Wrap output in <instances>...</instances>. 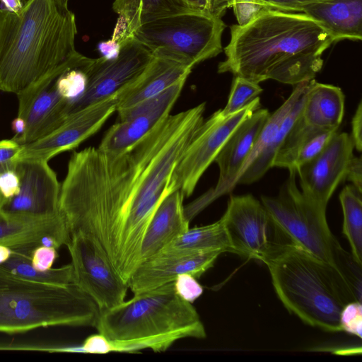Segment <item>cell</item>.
<instances>
[{
  "label": "cell",
  "mask_w": 362,
  "mask_h": 362,
  "mask_svg": "<svg viewBox=\"0 0 362 362\" xmlns=\"http://www.w3.org/2000/svg\"><path fill=\"white\" fill-rule=\"evenodd\" d=\"M177 117L170 115L127 153L95 147L74 151L60 187L59 211L70 233L93 238L127 283L141 262L147 227L167 197L146 180V167Z\"/></svg>",
  "instance_id": "obj_1"
},
{
  "label": "cell",
  "mask_w": 362,
  "mask_h": 362,
  "mask_svg": "<svg viewBox=\"0 0 362 362\" xmlns=\"http://www.w3.org/2000/svg\"><path fill=\"white\" fill-rule=\"evenodd\" d=\"M334 42L305 13L266 10L244 25L230 27L218 72L258 83L273 79L297 85L314 79L323 64L322 54Z\"/></svg>",
  "instance_id": "obj_2"
},
{
  "label": "cell",
  "mask_w": 362,
  "mask_h": 362,
  "mask_svg": "<svg viewBox=\"0 0 362 362\" xmlns=\"http://www.w3.org/2000/svg\"><path fill=\"white\" fill-rule=\"evenodd\" d=\"M76 17L56 0H28L17 12L0 8V90L15 93L81 62Z\"/></svg>",
  "instance_id": "obj_3"
},
{
  "label": "cell",
  "mask_w": 362,
  "mask_h": 362,
  "mask_svg": "<svg viewBox=\"0 0 362 362\" xmlns=\"http://www.w3.org/2000/svg\"><path fill=\"white\" fill-rule=\"evenodd\" d=\"M262 262L284 307L310 326L341 331L339 316L344 305L361 302L338 269L291 240L274 246Z\"/></svg>",
  "instance_id": "obj_4"
},
{
  "label": "cell",
  "mask_w": 362,
  "mask_h": 362,
  "mask_svg": "<svg viewBox=\"0 0 362 362\" xmlns=\"http://www.w3.org/2000/svg\"><path fill=\"white\" fill-rule=\"evenodd\" d=\"M100 310L74 284L32 281L0 267V332L57 326L95 327Z\"/></svg>",
  "instance_id": "obj_5"
},
{
  "label": "cell",
  "mask_w": 362,
  "mask_h": 362,
  "mask_svg": "<svg viewBox=\"0 0 362 362\" xmlns=\"http://www.w3.org/2000/svg\"><path fill=\"white\" fill-rule=\"evenodd\" d=\"M95 327L109 339H154L168 349L181 339L206 337L195 308L177 294L173 281L100 311Z\"/></svg>",
  "instance_id": "obj_6"
},
{
  "label": "cell",
  "mask_w": 362,
  "mask_h": 362,
  "mask_svg": "<svg viewBox=\"0 0 362 362\" xmlns=\"http://www.w3.org/2000/svg\"><path fill=\"white\" fill-rule=\"evenodd\" d=\"M225 28L221 18L206 11L192 10L144 23L132 36L153 55L193 68L222 52Z\"/></svg>",
  "instance_id": "obj_7"
},
{
  "label": "cell",
  "mask_w": 362,
  "mask_h": 362,
  "mask_svg": "<svg viewBox=\"0 0 362 362\" xmlns=\"http://www.w3.org/2000/svg\"><path fill=\"white\" fill-rule=\"evenodd\" d=\"M296 176V171L289 170L278 195L262 196L261 202L291 241L338 269L346 251L329 228L326 208L308 199L298 189Z\"/></svg>",
  "instance_id": "obj_8"
},
{
  "label": "cell",
  "mask_w": 362,
  "mask_h": 362,
  "mask_svg": "<svg viewBox=\"0 0 362 362\" xmlns=\"http://www.w3.org/2000/svg\"><path fill=\"white\" fill-rule=\"evenodd\" d=\"M260 108L257 97L241 110L223 116L221 109L203 121L178 161L173 178L184 197L192 195L201 177L214 162L237 127Z\"/></svg>",
  "instance_id": "obj_9"
},
{
  "label": "cell",
  "mask_w": 362,
  "mask_h": 362,
  "mask_svg": "<svg viewBox=\"0 0 362 362\" xmlns=\"http://www.w3.org/2000/svg\"><path fill=\"white\" fill-rule=\"evenodd\" d=\"M233 253L263 262L276 245L291 240L252 194L231 195L221 217Z\"/></svg>",
  "instance_id": "obj_10"
},
{
  "label": "cell",
  "mask_w": 362,
  "mask_h": 362,
  "mask_svg": "<svg viewBox=\"0 0 362 362\" xmlns=\"http://www.w3.org/2000/svg\"><path fill=\"white\" fill-rule=\"evenodd\" d=\"M73 268V284L88 295L100 311L122 303L129 285L117 274L100 245L88 235L71 234L67 244Z\"/></svg>",
  "instance_id": "obj_11"
},
{
  "label": "cell",
  "mask_w": 362,
  "mask_h": 362,
  "mask_svg": "<svg viewBox=\"0 0 362 362\" xmlns=\"http://www.w3.org/2000/svg\"><path fill=\"white\" fill-rule=\"evenodd\" d=\"M153 57V52L146 45L132 36L121 43L117 57L93 59L87 71L86 90L75 102L66 105V118L128 86L142 73Z\"/></svg>",
  "instance_id": "obj_12"
},
{
  "label": "cell",
  "mask_w": 362,
  "mask_h": 362,
  "mask_svg": "<svg viewBox=\"0 0 362 362\" xmlns=\"http://www.w3.org/2000/svg\"><path fill=\"white\" fill-rule=\"evenodd\" d=\"M186 79L180 80L151 99L118 112L119 121L106 132L98 148L112 155L132 150L170 115Z\"/></svg>",
  "instance_id": "obj_13"
},
{
  "label": "cell",
  "mask_w": 362,
  "mask_h": 362,
  "mask_svg": "<svg viewBox=\"0 0 362 362\" xmlns=\"http://www.w3.org/2000/svg\"><path fill=\"white\" fill-rule=\"evenodd\" d=\"M117 93L69 115L59 127L47 135L21 146L17 160L48 161L60 153L74 149L102 127L117 110Z\"/></svg>",
  "instance_id": "obj_14"
},
{
  "label": "cell",
  "mask_w": 362,
  "mask_h": 362,
  "mask_svg": "<svg viewBox=\"0 0 362 362\" xmlns=\"http://www.w3.org/2000/svg\"><path fill=\"white\" fill-rule=\"evenodd\" d=\"M354 148L351 135L337 132L320 153L297 169L301 192L327 208L336 188L346 179Z\"/></svg>",
  "instance_id": "obj_15"
},
{
  "label": "cell",
  "mask_w": 362,
  "mask_h": 362,
  "mask_svg": "<svg viewBox=\"0 0 362 362\" xmlns=\"http://www.w3.org/2000/svg\"><path fill=\"white\" fill-rule=\"evenodd\" d=\"M20 179V190L1 210L32 216H51L60 214V187L48 161L40 159L17 160L15 165Z\"/></svg>",
  "instance_id": "obj_16"
},
{
  "label": "cell",
  "mask_w": 362,
  "mask_h": 362,
  "mask_svg": "<svg viewBox=\"0 0 362 362\" xmlns=\"http://www.w3.org/2000/svg\"><path fill=\"white\" fill-rule=\"evenodd\" d=\"M66 69L54 72L16 94L18 116L24 119L26 123L24 134L20 138L12 139L20 146L47 135L66 119V101L59 94L55 81Z\"/></svg>",
  "instance_id": "obj_17"
},
{
  "label": "cell",
  "mask_w": 362,
  "mask_h": 362,
  "mask_svg": "<svg viewBox=\"0 0 362 362\" xmlns=\"http://www.w3.org/2000/svg\"><path fill=\"white\" fill-rule=\"evenodd\" d=\"M269 115L267 109L259 108L233 132L214 160L219 169L217 185L214 189L185 206L189 216L194 217L211 202L227 193L229 185L253 149Z\"/></svg>",
  "instance_id": "obj_18"
},
{
  "label": "cell",
  "mask_w": 362,
  "mask_h": 362,
  "mask_svg": "<svg viewBox=\"0 0 362 362\" xmlns=\"http://www.w3.org/2000/svg\"><path fill=\"white\" fill-rule=\"evenodd\" d=\"M220 251H167L141 262L128 281L132 292L139 293L160 287L182 274L199 278L213 267Z\"/></svg>",
  "instance_id": "obj_19"
},
{
  "label": "cell",
  "mask_w": 362,
  "mask_h": 362,
  "mask_svg": "<svg viewBox=\"0 0 362 362\" xmlns=\"http://www.w3.org/2000/svg\"><path fill=\"white\" fill-rule=\"evenodd\" d=\"M71 233L59 214L51 216H32L0 210V245L12 250L33 251L45 245L57 250L67 245Z\"/></svg>",
  "instance_id": "obj_20"
},
{
  "label": "cell",
  "mask_w": 362,
  "mask_h": 362,
  "mask_svg": "<svg viewBox=\"0 0 362 362\" xmlns=\"http://www.w3.org/2000/svg\"><path fill=\"white\" fill-rule=\"evenodd\" d=\"M310 81L297 85L284 103L270 114L251 153L228 187L231 191L238 184H252L257 181L273 167L275 155L283 141L279 131L281 122L298 100L307 90Z\"/></svg>",
  "instance_id": "obj_21"
},
{
  "label": "cell",
  "mask_w": 362,
  "mask_h": 362,
  "mask_svg": "<svg viewBox=\"0 0 362 362\" xmlns=\"http://www.w3.org/2000/svg\"><path fill=\"white\" fill-rule=\"evenodd\" d=\"M192 68L176 60L155 56L142 73L117 93V112L132 108L160 94L182 78Z\"/></svg>",
  "instance_id": "obj_22"
},
{
  "label": "cell",
  "mask_w": 362,
  "mask_h": 362,
  "mask_svg": "<svg viewBox=\"0 0 362 362\" xmlns=\"http://www.w3.org/2000/svg\"><path fill=\"white\" fill-rule=\"evenodd\" d=\"M180 189L168 194L156 210L145 233L141 262L156 255L189 228ZM140 262V263H141Z\"/></svg>",
  "instance_id": "obj_23"
},
{
  "label": "cell",
  "mask_w": 362,
  "mask_h": 362,
  "mask_svg": "<svg viewBox=\"0 0 362 362\" xmlns=\"http://www.w3.org/2000/svg\"><path fill=\"white\" fill-rule=\"evenodd\" d=\"M300 113L286 132L275 155L273 167L296 172L300 165L320 153L337 132L312 127L303 121Z\"/></svg>",
  "instance_id": "obj_24"
},
{
  "label": "cell",
  "mask_w": 362,
  "mask_h": 362,
  "mask_svg": "<svg viewBox=\"0 0 362 362\" xmlns=\"http://www.w3.org/2000/svg\"><path fill=\"white\" fill-rule=\"evenodd\" d=\"M112 8L118 18L110 40L119 46L144 23L197 10L192 8L186 0H115Z\"/></svg>",
  "instance_id": "obj_25"
},
{
  "label": "cell",
  "mask_w": 362,
  "mask_h": 362,
  "mask_svg": "<svg viewBox=\"0 0 362 362\" xmlns=\"http://www.w3.org/2000/svg\"><path fill=\"white\" fill-rule=\"evenodd\" d=\"M303 12L334 39L362 40V0H320L307 4Z\"/></svg>",
  "instance_id": "obj_26"
},
{
  "label": "cell",
  "mask_w": 362,
  "mask_h": 362,
  "mask_svg": "<svg viewBox=\"0 0 362 362\" xmlns=\"http://www.w3.org/2000/svg\"><path fill=\"white\" fill-rule=\"evenodd\" d=\"M344 112V95L340 88L310 80L300 113L306 124L337 131Z\"/></svg>",
  "instance_id": "obj_27"
},
{
  "label": "cell",
  "mask_w": 362,
  "mask_h": 362,
  "mask_svg": "<svg viewBox=\"0 0 362 362\" xmlns=\"http://www.w3.org/2000/svg\"><path fill=\"white\" fill-rule=\"evenodd\" d=\"M162 250L233 252L222 218L209 225L189 228Z\"/></svg>",
  "instance_id": "obj_28"
},
{
  "label": "cell",
  "mask_w": 362,
  "mask_h": 362,
  "mask_svg": "<svg viewBox=\"0 0 362 362\" xmlns=\"http://www.w3.org/2000/svg\"><path fill=\"white\" fill-rule=\"evenodd\" d=\"M353 185L343 188L339 200L343 211L342 233L349 240L351 255L362 265V199Z\"/></svg>",
  "instance_id": "obj_29"
},
{
  "label": "cell",
  "mask_w": 362,
  "mask_h": 362,
  "mask_svg": "<svg viewBox=\"0 0 362 362\" xmlns=\"http://www.w3.org/2000/svg\"><path fill=\"white\" fill-rule=\"evenodd\" d=\"M32 252L12 250L9 259L0 267L15 274L40 283L57 285L73 283L74 274L71 263L58 268L52 267L46 271H38L31 264Z\"/></svg>",
  "instance_id": "obj_30"
},
{
  "label": "cell",
  "mask_w": 362,
  "mask_h": 362,
  "mask_svg": "<svg viewBox=\"0 0 362 362\" xmlns=\"http://www.w3.org/2000/svg\"><path fill=\"white\" fill-rule=\"evenodd\" d=\"M93 61L86 57L79 64L73 66L61 74L55 81L60 96L69 105L78 100L85 92L88 84L87 71Z\"/></svg>",
  "instance_id": "obj_31"
},
{
  "label": "cell",
  "mask_w": 362,
  "mask_h": 362,
  "mask_svg": "<svg viewBox=\"0 0 362 362\" xmlns=\"http://www.w3.org/2000/svg\"><path fill=\"white\" fill-rule=\"evenodd\" d=\"M262 90L258 83L235 76L228 103L224 108L221 109L222 115H230L241 110L257 98Z\"/></svg>",
  "instance_id": "obj_32"
},
{
  "label": "cell",
  "mask_w": 362,
  "mask_h": 362,
  "mask_svg": "<svg viewBox=\"0 0 362 362\" xmlns=\"http://www.w3.org/2000/svg\"><path fill=\"white\" fill-rule=\"evenodd\" d=\"M339 323L341 331L362 338V305L359 301L346 303L341 311Z\"/></svg>",
  "instance_id": "obj_33"
},
{
  "label": "cell",
  "mask_w": 362,
  "mask_h": 362,
  "mask_svg": "<svg viewBox=\"0 0 362 362\" xmlns=\"http://www.w3.org/2000/svg\"><path fill=\"white\" fill-rule=\"evenodd\" d=\"M232 8L239 25L247 24L263 11L272 9L260 0H233Z\"/></svg>",
  "instance_id": "obj_34"
},
{
  "label": "cell",
  "mask_w": 362,
  "mask_h": 362,
  "mask_svg": "<svg viewBox=\"0 0 362 362\" xmlns=\"http://www.w3.org/2000/svg\"><path fill=\"white\" fill-rule=\"evenodd\" d=\"M173 284L177 294L184 300L191 303L199 298L204 291L197 278L189 274H180Z\"/></svg>",
  "instance_id": "obj_35"
},
{
  "label": "cell",
  "mask_w": 362,
  "mask_h": 362,
  "mask_svg": "<svg viewBox=\"0 0 362 362\" xmlns=\"http://www.w3.org/2000/svg\"><path fill=\"white\" fill-rule=\"evenodd\" d=\"M20 190V179L15 168L0 173V210Z\"/></svg>",
  "instance_id": "obj_36"
},
{
  "label": "cell",
  "mask_w": 362,
  "mask_h": 362,
  "mask_svg": "<svg viewBox=\"0 0 362 362\" xmlns=\"http://www.w3.org/2000/svg\"><path fill=\"white\" fill-rule=\"evenodd\" d=\"M57 257V248L40 245L32 252L31 264L36 270L46 271L52 267Z\"/></svg>",
  "instance_id": "obj_37"
},
{
  "label": "cell",
  "mask_w": 362,
  "mask_h": 362,
  "mask_svg": "<svg viewBox=\"0 0 362 362\" xmlns=\"http://www.w3.org/2000/svg\"><path fill=\"white\" fill-rule=\"evenodd\" d=\"M21 146L12 139L0 141V173L15 168Z\"/></svg>",
  "instance_id": "obj_38"
},
{
  "label": "cell",
  "mask_w": 362,
  "mask_h": 362,
  "mask_svg": "<svg viewBox=\"0 0 362 362\" xmlns=\"http://www.w3.org/2000/svg\"><path fill=\"white\" fill-rule=\"evenodd\" d=\"M263 4L274 10L286 12H301L304 7L320 0H260Z\"/></svg>",
  "instance_id": "obj_39"
},
{
  "label": "cell",
  "mask_w": 362,
  "mask_h": 362,
  "mask_svg": "<svg viewBox=\"0 0 362 362\" xmlns=\"http://www.w3.org/2000/svg\"><path fill=\"white\" fill-rule=\"evenodd\" d=\"M358 151L362 149V104L359 102L351 120V134H350Z\"/></svg>",
  "instance_id": "obj_40"
},
{
  "label": "cell",
  "mask_w": 362,
  "mask_h": 362,
  "mask_svg": "<svg viewBox=\"0 0 362 362\" xmlns=\"http://www.w3.org/2000/svg\"><path fill=\"white\" fill-rule=\"evenodd\" d=\"M346 179L362 192V160L361 157L354 156L350 162Z\"/></svg>",
  "instance_id": "obj_41"
},
{
  "label": "cell",
  "mask_w": 362,
  "mask_h": 362,
  "mask_svg": "<svg viewBox=\"0 0 362 362\" xmlns=\"http://www.w3.org/2000/svg\"><path fill=\"white\" fill-rule=\"evenodd\" d=\"M11 129L14 133V136L12 139H18L21 137L26 129V123L24 119L17 116L11 122Z\"/></svg>",
  "instance_id": "obj_42"
},
{
  "label": "cell",
  "mask_w": 362,
  "mask_h": 362,
  "mask_svg": "<svg viewBox=\"0 0 362 362\" xmlns=\"http://www.w3.org/2000/svg\"><path fill=\"white\" fill-rule=\"evenodd\" d=\"M2 8L10 11L17 12L23 6V0H1Z\"/></svg>",
  "instance_id": "obj_43"
},
{
  "label": "cell",
  "mask_w": 362,
  "mask_h": 362,
  "mask_svg": "<svg viewBox=\"0 0 362 362\" xmlns=\"http://www.w3.org/2000/svg\"><path fill=\"white\" fill-rule=\"evenodd\" d=\"M187 4L193 8L207 11V0H186Z\"/></svg>",
  "instance_id": "obj_44"
},
{
  "label": "cell",
  "mask_w": 362,
  "mask_h": 362,
  "mask_svg": "<svg viewBox=\"0 0 362 362\" xmlns=\"http://www.w3.org/2000/svg\"><path fill=\"white\" fill-rule=\"evenodd\" d=\"M12 254V250L7 246L0 245V265L6 262Z\"/></svg>",
  "instance_id": "obj_45"
},
{
  "label": "cell",
  "mask_w": 362,
  "mask_h": 362,
  "mask_svg": "<svg viewBox=\"0 0 362 362\" xmlns=\"http://www.w3.org/2000/svg\"><path fill=\"white\" fill-rule=\"evenodd\" d=\"M60 5L63 6H68L69 0H56Z\"/></svg>",
  "instance_id": "obj_46"
},
{
  "label": "cell",
  "mask_w": 362,
  "mask_h": 362,
  "mask_svg": "<svg viewBox=\"0 0 362 362\" xmlns=\"http://www.w3.org/2000/svg\"><path fill=\"white\" fill-rule=\"evenodd\" d=\"M28 0H23V4L27 1Z\"/></svg>",
  "instance_id": "obj_47"
}]
</instances>
